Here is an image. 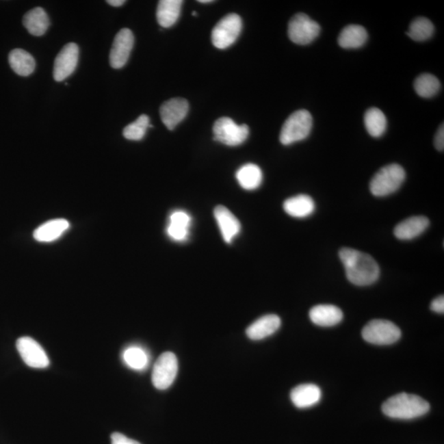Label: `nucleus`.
Wrapping results in <instances>:
<instances>
[{"instance_id": "13", "label": "nucleus", "mask_w": 444, "mask_h": 444, "mask_svg": "<svg viewBox=\"0 0 444 444\" xmlns=\"http://www.w3.org/2000/svg\"><path fill=\"white\" fill-rule=\"evenodd\" d=\"M188 101L183 99H173L166 101L160 108V116L163 124L169 130H173L185 119L188 115Z\"/></svg>"}, {"instance_id": "7", "label": "nucleus", "mask_w": 444, "mask_h": 444, "mask_svg": "<svg viewBox=\"0 0 444 444\" xmlns=\"http://www.w3.org/2000/svg\"><path fill=\"white\" fill-rule=\"evenodd\" d=\"M320 31L319 24L304 14H297L293 16L289 22V38L292 42L300 46L313 42L319 36Z\"/></svg>"}, {"instance_id": "9", "label": "nucleus", "mask_w": 444, "mask_h": 444, "mask_svg": "<svg viewBox=\"0 0 444 444\" xmlns=\"http://www.w3.org/2000/svg\"><path fill=\"white\" fill-rule=\"evenodd\" d=\"M178 360L172 352H165L159 356L154 365L152 381L157 389L166 390L172 385L178 374Z\"/></svg>"}, {"instance_id": "25", "label": "nucleus", "mask_w": 444, "mask_h": 444, "mask_svg": "<svg viewBox=\"0 0 444 444\" xmlns=\"http://www.w3.org/2000/svg\"><path fill=\"white\" fill-rule=\"evenodd\" d=\"M10 64L19 76H30L35 71L36 61L29 53L22 49H14L9 56Z\"/></svg>"}, {"instance_id": "23", "label": "nucleus", "mask_w": 444, "mask_h": 444, "mask_svg": "<svg viewBox=\"0 0 444 444\" xmlns=\"http://www.w3.org/2000/svg\"><path fill=\"white\" fill-rule=\"evenodd\" d=\"M23 22L28 32L35 36H43L50 27V20L46 11L39 7L27 12L24 15Z\"/></svg>"}, {"instance_id": "30", "label": "nucleus", "mask_w": 444, "mask_h": 444, "mask_svg": "<svg viewBox=\"0 0 444 444\" xmlns=\"http://www.w3.org/2000/svg\"><path fill=\"white\" fill-rule=\"evenodd\" d=\"M434 27L430 19L425 17L415 18L410 23L407 36L415 42H423L433 36Z\"/></svg>"}, {"instance_id": "1", "label": "nucleus", "mask_w": 444, "mask_h": 444, "mask_svg": "<svg viewBox=\"0 0 444 444\" xmlns=\"http://www.w3.org/2000/svg\"><path fill=\"white\" fill-rule=\"evenodd\" d=\"M339 257L345 267L346 278L356 286H369L380 278V266L369 254L352 248H343L339 252Z\"/></svg>"}, {"instance_id": "10", "label": "nucleus", "mask_w": 444, "mask_h": 444, "mask_svg": "<svg viewBox=\"0 0 444 444\" xmlns=\"http://www.w3.org/2000/svg\"><path fill=\"white\" fill-rule=\"evenodd\" d=\"M16 346L24 363L29 367L44 369L50 365V360L42 346L31 337H20Z\"/></svg>"}, {"instance_id": "17", "label": "nucleus", "mask_w": 444, "mask_h": 444, "mask_svg": "<svg viewBox=\"0 0 444 444\" xmlns=\"http://www.w3.org/2000/svg\"><path fill=\"white\" fill-rule=\"evenodd\" d=\"M322 398V391L319 386L313 384H301L293 389L291 399L293 404L300 409L315 406Z\"/></svg>"}, {"instance_id": "33", "label": "nucleus", "mask_w": 444, "mask_h": 444, "mask_svg": "<svg viewBox=\"0 0 444 444\" xmlns=\"http://www.w3.org/2000/svg\"><path fill=\"white\" fill-rule=\"evenodd\" d=\"M434 146L439 152H443L444 148V128L443 124L440 126L434 138Z\"/></svg>"}, {"instance_id": "14", "label": "nucleus", "mask_w": 444, "mask_h": 444, "mask_svg": "<svg viewBox=\"0 0 444 444\" xmlns=\"http://www.w3.org/2000/svg\"><path fill=\"white\" fill-rule=\"evenodd\" d=\"M214 216L224 240L226 243L231 244L241 230V225H240L239 220L224 206L216 207Z\"/></svg>"}, {"instance_id": "37", "label": "nucleus", "mask_w": 444, "mask_h": 444, "mask_svg": "<svg viewBox=\"0 0 444 444\" xmlns=\"http://www.w3.org/2000/svg\"><path fill=\"white\" fill-rule=\"evenodd\" d=\"M192 15L195 16V17H196V16H198L197 12H193Z\"/></svg>"}, {"instance_id": "20", "label": "nucleus", "mask_w": 444, "mask_h": 444, "mask_svg": "<svg viewBox=\"0 0 444 444\" xmlns=\"http://www.w3.org/2000/svg\"><path fill=\"white\" fill-rule=\"evenodd\" d=\"M283 209L291 217L304 218L311 216L315 210V203L306 194L296 195L284 202Z\"/></svg>"}, {"instance_id": "4", "label": "nucleus", "mask_w": 444, "mask_h": 444, "mask_svg": "<svg viewBox=\"0 0 444 444\" xmlns=\"http://www.w3.org/2000/svg\"><path fill=\"white\" fill-rule=\"evenodd\" d=\"M313 118L306 109H300L289 116L280 133L283 145H291L308 138L311 132Z\"/></svg>"}, {"instance_id": "24", "label": "nucleus", "mask_w": 444, "mask_h": 444, "mask_svg": "<svg viewBox=\"0 0 444 444\" xmlns=\"http://www.w3.org/2000/svg\"><path fill=\"white\" fill-rule=\"evenodd\" d=\"M367 40V31L364 27L349 25L341 31L338 44L344 49H358L363 47Z\"/></svg>"}, {"instance_id": "19", "label": "nucleus", "mask_w": 444, "mask_h": 444, "mask_svg": "<svg viewBox=\"0 0 444 444\" xmlns=\"http://www.w3.org/2000/svg\"><path fill=\"white\" fill-rule=\"evenodd\" d=\"M191 224L190 216L185 211L177 210L171 213L167 234L174 241H184L189 236Z\"/></svg>"}, {"instance_id": "3", "label": "nucleus", "mask_w": 444, "mask_h": 444, "mask_svg": "<svg viewBox=\"0 0 444 444\" xmlns=\"http://www.w3.org/2000/svg\"><path fill=\"white\" fill-rule=\"evenodd\" d=\"M406 179V172L401 166L391 164L382 167L374 174L369 188L374 196L385 197L396 192Z\"/></svg>"}, {"instance_id": "2", "label": "nucleus", "mask_w": 444, "mask_h": 444, "mask_svg": "<svg viewBox=\"0 0 444 444\" xmlns=\"http://www.w3.org/2000/svg\"><path fill=\"white\" fill-rule=\"evenodd\" d=\"M429 402L417 395L399 393L390 397L382 406L387 417L397 419H413L429 413Z\"/></svg>"}, {"instance_id": "27", "label": "nucleus", "mask_w": 444, "mask_h": 444, "mask_svg": "<svg viewBox=\"0 0 444 444\" xmlns=\"http://www.w3.org/2000/svg\"><path fill=\"white\" fill-rule=\"evenodd\" d=\"M364 121L369 135L374 138L384 135L388 126V121L381 109L376 107L369 109L365 114Z\"/></svg>"}, {"instance_id": "15", "label": "nucleus", "mask_w": 444, "mask_h": 444, "mask_svg": "<svg viewBox=\"0 0 444 444\" xmlns=\"http://www.w3.org/2000/svg\"><path fill=\"white\" fill-rule=\"evenodd\" d=\"M282 321L276 315H267L259 317L246 329L248 338L254 341L263 340L274 334L280 327Z\"/></svg>"}, {"instance_id": "16", "label": "nucleus", "mask_w": 444, "mask_h": 444, "mask_svg": "<svg viewBox=\"0 0 444 444\" xmlns=\"http://www.w3.org/2000/svg\"><path fill=\"white\" fill-rule=\"evenodd\" d=\"M309 317L320 327H333L343 319V313L335 305L319 304L311 309Z\"/></svg>"}, {"instance_id": "21", "label": "nucleus", "mask_w": 444, "mask_h": 444, "mask_svg": "<svg viewBox=\"0 0 444 444\" xmlns=\"http://www.w3.org/2000/svg\"><path fill=\"white\" fill-rule=\"evenodd\" d=\"M183 1L181 0H161L157 10V19L162 27L174 25L180 18Z\"/></svg>"}, {"instance_id": "31", "label": "nucleus", "mask_w": 444, "mask_h": 444, "mask_svg": "<svg viewBox=\"0 0 444 444\" xmlns=\"http://www.w3.org/2000/svg\"><path fill=\"white\" fill-rule=\"evenodd\" d=\"M150 125L149 117L146 115H142L132 124L126 126L124 129L123 135L128 140L140 141L144 138L146 130L153 128Z\"/></svg>"}, {"instance_id": "18", "label": "nucleus", "mask_w": 444, "mask_h": 444, "mask_svg": "<svg viewBox=\"0 0 444 444\" xmlns=\"http://www.w3.org/2000/svg\"><path fill=\"white\" fill-rule=\"evenodd\" d=\"M429 226V219L423 216L407 218L395 227L394 235L401 240L413 239L423 234Z\"/></svg>"}, {"instance_id": "34", "label": "nucleus", "mask_w": 444, "mask_h": 444, "mask_svg": "<svg viewBox=\"0 0 444 444\" xmlns=\"http://www.w3.org/2000/svg\"><path fill=\"white\" fill-rule=\"evenodd\" d=\"M430 309L432 311L438 313H444V297L443 296H440L437 298L432 301L430 304Z\"/></svg>"}, {"instance_id": "22", "label": "nucleus", "mask_w": 444, "mask_h": 444, "mask_svg": "<svg viewBox=\"0 0 444 444\" xmlns=\"http://www.w3.org/2000/svg\"><path fill=\"white\" fill-rule=\"evenodd\" d=\"M69 223L65 219L51 220L36 229L34 239L39 242H52L59 239L68 229Z\"/></svg>"}, {"instance_id": "12", "label": "nucleus", "mask_w": 444, "mask_h": 444, "mask_svg": "<svg viewBox=\"0 0 444 444\" xmlns=\"http://www.w3.org/2000/svg\"><path fill=\"white\" fill-rule=\"evenodd\" d=\"M79 49L75 43H68L58 55L54 64V79L56 81H63L75 71L79 62Z\"/></svg>"}, {"instance_id": "35", "label": "nucleus", "mask_w": 444, "mask_h": 444, "mask_svg": "<svg viewBox=\"0 0 444 444\" xmlns=\"http://www.w3.org/2000/svg\"><path fill=\"white\" fill-rule=\"evenodd\" d=\"M107 3L113 7H120L125 3V0H108Z\"/></svg>"}, {"instance_id": "11", "label": "nucleus", "mask_w": 444, "mask_h": 444, "mask_svg": "<svg viewBox=\"0 0 444 444\" xmlns=\"http://www.w3.org/2000/svg\"><path fill=\"white\" fill-rule=\"evenodd\" d=\"M133 44L134 36L131 30L124 28L118 32L109 53V64L113 68L119 69L127 64Z\"/></svg>"}, {"instance_id": "6", "label": "nucleus", "mask_w": 444, "mask_h": 444, "mask_svg": "<svg viewBox=\"0 0 444 444\" xmlns=\"http://www.w3.org/2000/svg\"><path fill=\"white\" fill-rule=\"evenodd\" d=\"M242 20L238 14H231L220 20L211 31V42L216 48L225 50L238 39L242 30Z\"/></svg>"}, {"instance_id": "29", "label": "nucleus", "mask_w": 444, "mask_h": 444, "mask_svg": "<svg viewBox=\"0 0 444 444\" xmlns=\"http://www.w3.org/2000/svg\"><path fill=\"white\" fill-rule=\"evenodd\" d=\"M440 81L434 75L430 73H423L419 75L414 83L415 92L423 99H430L434 96L440 90Z\"/></svg>"}, {"instance_id": "32", "label": "nucleus", "mask_w": 444, "mask_h": 444, "mask_svg": "<svg viewBox=\"0 0 444 444\" xmlns=\"http://www.w3.org/2000/svg\"><path fill=\"white\" fill-rule=\"evenodd\" d=\"M112 444H141L133 440L126 437L125 435L120 433H113L111 436Z\"/></svg>"}, {"instance_id": "28", "label": "nucleus", "mask_w": 444, "mask_h": 444, "mask_svg": "<svg viewBox=\"0 0 444 444\" xmlns=\"http://www.w3.org/2000/svg\"><path fill=\"white\" fill-rule=\"evenodd\" d=\"M123 361L129 368L142 371L148 367L149 356L144 349L140 346H129L123 352Z\"/></svg>"}, {"instance_id": "26", "label": "nucleus", "mask_w": 444, "mask_h": 444, "mask_svg": "<svg viewBox=\"0 0 444 444\" xmlns=\"http://www.w3.org/2000/svg\"><path fill=\"white\" fill-rule=\"evenodd\" d=\"M236 179L243 189L254 190L262 184L263 172L259 166L250 163L240 167L236 172Z\"/></svg>"}, {"instance_id": "8", "label": "nucleus", "mask_w": 444, "mask_h": 444, "mask_svg": "<svg viewBox=\"0 0 444 444\" xmlns=\"http://www.w3.org/2000/svg\"><path fill=\"white\" fill-rule=\"evenodd\" d=\"M214 140L222 144L235 146L246 141L250 128L246 125H238L231 118H220L213 126Z\"/></svg>"}, {"instance_id": "36", "label": "nucleus", "mask_w": 444, "mask_h": 444, "mask_svg": "<svg viewBox=\"0 0 444 444\" xmlns=\"http://www.w3.org/2000/svg\"><path fill=\"white\" fill-rule=\"evenodd\" d=\"M199 3H213V0H198Z\"/></svg>"}, {"instance_id": "5", "label": "nucleus", "mask_w": 444, "mask_h": 444, "mask_svg": "<svg viewBox=\"0 0 444 444\" xmlns=\"http://www.w3.org/2000/svg\"><path fill=\"white\" fill-rule=\"evenodd\" d=\"M400 328L393 322L384 319H374L362 330L364 339L374 345H392L400 339Z\"/></svg>"}]
</instances>
